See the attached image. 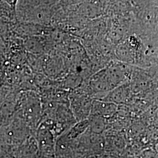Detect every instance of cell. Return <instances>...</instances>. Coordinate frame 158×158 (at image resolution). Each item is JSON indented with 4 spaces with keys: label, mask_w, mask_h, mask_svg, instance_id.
I'll return each mask as SVG.
<instances>
[{
    "label": "cell",
    "mask_w": 158,
    "mask_h": 158,
    "mask_svg": "<svg viewBox=\"0 0 158 158\" xmlns=\"http://www.w3.org/2000/svg\"><path fill=\"white\" fill-rule=\"evenodd\" d=\"M93 110L96 115L110 117L115 112L116 107L113 103L96 102L93 104Z\"/></svg>",
    "instance_id": "cell-1"
},
{
    "label": "cell",
    "mask_w": 158,
    "mask_h": 158,
    "mask_svg": "<svg viewBox=\"0 0 158 158\" xmlns=\"http://www.w3.org/2000/svg\"><path fill=\"white\" fill-rule=\"evenodd\" d=\"M5 1L12 8H15L18 3V0H5Z\"/></svg>",
    "instance_id": "cell-2"
}]
</instances>
